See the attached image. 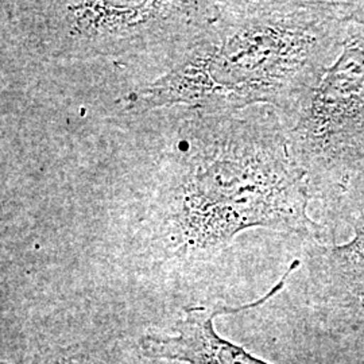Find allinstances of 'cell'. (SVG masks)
<instances>
[{
    "label": "cell",
    "instance_id": "1",
    "mask_svg": "<svg viewBox=\"0 0 364 364\" xmlns=\"http://www.w3.org/2000/svg\"><path fill=\"white\" fill-rule=\"evenodd\" d=\"M192 111L178 129L161 192L165 251L200 259L257 227L321 240L323 227L308 215L305 174L278 112Z\"/></svg>",
    "mask_w": 364,
    "mask_h": 364
},
{
    "label": "cell",
    "instance_id": "2",
    "mask_svg": "<svg viewBox=\"0 0 364 364\" xmlns=\"http://www.w3.org/2000/svg\"><path fill=\"white\" fill-rule=\"evenodd\" d=\"M351 1H218L216 13L173 50L168 70L124 96L142 114L171 105L293 117L336 61Z\"/></svg>",
    "mask_w": 364,
    "mask_h": 364
},
{
    "label": "cell",
    "instance_id": "3",
    "mask_svg": "<svg viewBox=\"0 0 364 364\" xmlns=\"http://www.w3.org/2000/svg\"><path fill=\"white\" fill-rule=\"evenodd\" d=\"M218 1H1L14 38L42 60L85 61L177 49L216 13Z\"/></svg>",
    "mask_w": 364,
    "mask_h": 364
},
{
    "label": "cell",
    "instance_id": "4",
    "mask_svg": "<svg viewBox=\"0 0 364 364\" xmlns=\"http://www.w3.org/2000/svg\"><path fill=\"white\" fill-rule=\"evenodd\" d=\"M311 200L333 220L364 215V26L351 22L336 61L282 122Z\"/></svg>",
    "mask_w": 364,
    "mask_h": 364
},
{
    "label": "cell",
    "instance_id": "5",
    "mask_svg": "<svg viewBox=\"0 0 364 364\" xmlns=\"http://www.w3.org/2000/svg\"><path fill=\"white\" fill-rule=\"evenodd\" d=\"M299 259L293 260L278 284L263 297L252 302L237 306L218 304L186 308L171 326L156 328L144 333L139 340L142 355L150 360L170 363L270 364L220 336L215 328V320L219 316L257 308L273 299L287 287L289 277L299 269Z\"/></svg>",
    "mask_w": 364,
    "mask_h": 364
},
{
    "label": "cell",
    "instance_id": "6",
    "mask_svg": "<svg viewBox=\"0 0 364 364\" xmlns=\"http://www.w3.org/2000/svg\"><path fill=\"white\" fill-rule=\"evenodd\" d=\"M352 228L351 242L313 250V278L317 296L329 312L364 321V215Z\"/></svg>",
    "mask_w": 364,
    "mask_h": 364
},
{
    "label": "cell",
    "instance_id": "7",
    "mask_svg": "<svg viewBox=\"0 0 364 364\" xmlns=\"http://www.w3.org/2000/svg\"><path fill=\"white\" fill-rule=\"evenodd\" d=\"M1 364H11L3 363ZM26 364H117L111 358L102 355L100 352H92L88 348L68 347L57 351L48 352L34 358Z\"/></svg>",
    "mask_w": 364,
    "mask_h": 364
}]
</instances>
